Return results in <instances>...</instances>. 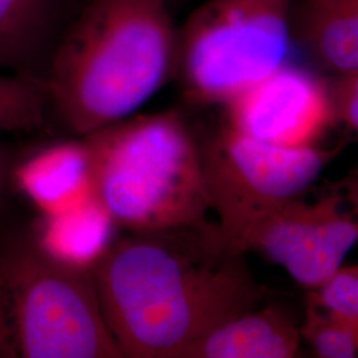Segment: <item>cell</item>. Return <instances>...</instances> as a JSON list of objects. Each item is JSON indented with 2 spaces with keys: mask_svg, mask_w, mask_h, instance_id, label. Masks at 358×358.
Segmentation results:
<instances>
[{
  "mask_svg": "<svg viewBox=\"0 0 358 358\" xmlns=\"http://www.w3.org/2000/svg\"><path fill=\"white\" fill-rule=\"evenodd\" d=\"M217 226L117 236L90 272L122 357L179 358L217 325L259 307L267 289Z\"/></svg>",
  "mask_w": 358,
  "mask_h": 358,
  "instance_id": "obj_1",
  "label": "cell"
},
{
  "mask_svg": "<svg viewBox=\"0 0 358 358\" xmlns=\"http://www.w3.org/2000/svg\"><path fill=\"white\" fill-rule=\"evenodd\" d=\"M169 0H90L50 57L51 109L78 137L136 115L176 77Z\"/></svg>",
  "mask_w": 358,
  "mask_h": 358,
  "instance_id": "obj_2",
  "label": "cell"
},
{
  "mask_svg": "<svg viewBox=\"0 0 358 358\" xmlns=\"http://www.w3.org/2000/svg\"><path fill=\"white\" fill-rule=\"evenodd\" d=\"M83 138L94 195L118 229L158 232L207 223L201 145L178 110L130 115Z\"/></svg>",
  "mask_w": 358,
  "mask_h": 358,
  "instance_id": "obj_3",
  "label": "cell"
},
{
  "mask_svg": "<svg viewBox=\"0 0 358 358\" xmlns=\"http://www.w3.org/2000/svg\"><path fill=\"white\" fill-rule=\"evenodd\" d=\"M0 285L15 344L27 358H117L92 275L41 251L31 234L0 243Z\"/></svg>",
  "mask_w": 358,
  "mask_h": 358,
  "instance_id": "obj_4",
  "label": "cell"
},
{
  "mask_svg": "<svg viewBox=\"0 0 358 358\" xmlns=\"http://www.w3.org/2000/svg\"><path fill=\"white\" fill-rule=\"evenodd\" d=\"M292 0H207L178 28L176 78L187 101L224 105L285 65Z\"/></svg>",
  "mask_w": 358,
  "mask_h": 358,
  "instance_id": "obj_5",
  "label": "cell"
},
{
  "mask_svg": "<svg viewBox=\"0 0 358 358\" xmlns=\"http://www.w3.org/2000/svg\"><path fill=\"white\" fill-rule=\"evenodd\" d=\"M211 211L224 247L242 254L248 234L278 207L304 194L340 148H282L224 127L199 141Z\"/></svg>",
  "mask_w": 358,
  "mask_h": 358,
  "instance_id": "obj_6",
  "label": "cell"
},
{
  "mask_svg": "<svg viewBox=\"0 0 358 358\" xmlns=\"http://www.w3.org/2000/svg\"><path fill=\"white\" fill-rule=\"evenodd\" d=\"M229 128L282 148L315 146L336 120L332 92L307 71L282 65L224 103Z\"/></svg>",
  "mask_w": 358,
  "mask_h": 358,
  "instance_id": "obj_7",
  "label": "cell"
},
{
  "mask_svg": "<svg viewBox=\"0 0 358 358\" xmlns=\"http://www.w3.org/2000/svg\"><path fill=\"white\" fill-rule=\"evenodd\" d=\"M294 219V250L282 267L294 282L316 289L358 242V170L316 198L296 196Z\"/></svg>",
  "mask_w": 358,
  "mask_h": 358,
  "instance_id": "obj_8",
  "label": "cell"
},
{
  "mask_svg": "<svg viewBox=\"0 0 358 358\" xmlns=\"http://www.w3.org/2000/svg\"><path fill=\"white\" fill-rule=\"evenodd\" d=\"M10 183L38 210L52 214L94 195L87 142L63 140L38 146L13 162Z\"/></svg>",
  "mask_w": 358,
  "mask_h": 358,
  "instance_id": "obj_9",
  "label": "cell"
},
{
  "mask_svg": "<svg viewBox=\"0 0 358 358\" xmlns=\"http://www.w3.org/2000/svg\"><path fill=\"white\" fill-rule=\"evenodd\" d=\"M300 343V329L287 312L259 306L206 333L179 358H291Z\"/></svg>",
  "mask_w": 358,
  "mask_h": 358,
  "instance_id": "obj_10",
  "label": "cell"
},
{
  "mask_svg": "<svg viewBox=\"0 0 358 358\" xmlns=\"http://www.w3.org/2000/svg\"><path fill=\"white\" fill-rule=\"evenodd\" d=\"M115 220L96 195L57 213L38 215L31 236L56 262L90 273L115 242Z\"/></svg>",
  "mask_w": 358,
  "mask_h": 358,
  "instance_id": "obj_11",
  "label": "cell"
},
{
  "mask_svg": "<svg viewBox=\"0 0 358 358\" xmlns=\"http://www.w3.org/2000/svg\"><path fill=\"white\" fill-rule=\"evenodd\" d=\"M297 32L327 68L358 72V0H306L296 13Z\"/></svg>",
  "mask_w": 358,
  "mask_h": 358,
  "instance_id": "obj_12",
  "label": "cell"
},
{
  "mask_svg": "<svg viewBox=\"0 0 358 358\" xmlns=\"http://www.w3.org/2000/svg\"><path fill=\"white\" fill-rule=\"evenodd\" d=\"M50 0H0V68L34 75L48 38Z\"/></svg>",
  "mask_w": 358,
  "mask_h": 358,
  "instance_id": "obj_13",
  "label": "cell"
},
{
  "mask_svg": "<svg viewBox=\"0 0 358 358\" xmlns=\"http://www.w3.org/2000/svg\"><path fill=\"white\" fill-rule=\"evenodd\" d=\"M51 110L45 81L36 75L0 76V131L41 127Z\"/></svg>",
  "mask_w": 358,
  "mask_h": 358,
  "instance_id": "obj_14",
  "label": "cell"
},
{
  "mask_svg": "<svg viewBox=\"0 0 358 358\" xmlns=\"http://www.w3.org/2000/svg\"><path fill=\"white\" fill-rule=\"evenodd\" d=\"M300 333L319 357H358L357 331L346 321L327 312L310 296Z\"/></svg>",
  "mask_w": 358,
  "mask_h": 358,
  "instance_id": "obj_15",
  "label": "cell"
},
{
  "mask_svg": "<svg viewBox=\"0 0 358 358\" xmlns=\"http://www.w3.org/2000/svg\"><path fill=\"white\" fill-rule=\"evenodd\" d=\"M331 92L336 118L358 136V72L341 76Z\"/></svg>",
  "mask_w": 358,
  "mask_h": 358,
  "instance_id": "obj_16",
  "label": "cell"
},
{
  "mask_svg": "<svg viewBox=\"0 0 358 358\" xmlns=\"http://www.w3.org/2000/svg\"><path fill=\"white\" fill-rule=\"evenodd\" d=\"M13 165V155L8 152V149L0 142V203L3 201L6 187L10 183Z\"/></svg>",
  "mask_w": 358,
  "mask_h": 358,
  "instance_id": "obj_17",
  "label": "cell"
},
{
  "mask_svg": "<svg viewBox=\"0 0 358 358\" xmlns=\"http://www.w3.org/2000/svg\"><path fill=\"white\" fill-rule=\"evenodd\" d=\"M6 297H4V292L3 288L0 285V341L3 340L4 336V328H6V312H4V307H6Z\"/></svg>",
  "mask_w": 358,
  "mask_h": 358,
  "instance_id": "obj_18",
  "label": "cell"
},
{
  "mask_svg": "<svg viewBox=\"0 0 358 358\" xmlns=\"http://www.w3.org/2000/svg\"><path fill=\"white\" fill-rule=\"evenodd\" d=\"M169 3H170V0H169Z\"/></svg>",
  "mask_w": 358,
  "mask_h": 358,
  "instance_id": "obj_19",
  "label": "cell"
}]
</instances>
